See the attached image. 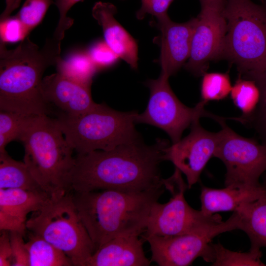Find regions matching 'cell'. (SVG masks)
Here are the masks:
<instances>
[{
  "label": "cell",
  "instance_id": "cell-1",
  "mask_svg": "<svg viewBox=\"0 0 266 266\" xmlns=\"http://www.w3.org/2000/svg\"><path fill=\"white\" fill-rule=\"evenodd\" d=\"M169 145L164 139L151 145L140 139L110 150L77 154L68 177L69 190L139 192L164 186L160 166Z\"/></svg>",
  "mask_w": 266,
  "mask_h": 266
},
{
  "label": "cell",
  "instance_id": "cell-2",
  "mask_svg": "<svg viewBox=\"0 0 266 266\" xmlns=\"http://www.w3.org/2000/svg\"><path fill=\"white\" fill-rule=\"evenodd\" d=\"M62 41L48 37L40 48L27 36L9 50L0 42V110L27 116L47 115L41 90L42 76L61 57Z\"/></svg>",
  "mask_w": 266,
  "mask_h": 266
},
{
  "label": "cell",
  "instance_id": "cell-3",
  "mask_svg": "<svg viewBox=\"0 0 266 266\" xmlns=\"http://www.w3.org/2000/svg\"><path fill=\"white\" fill-rule=\"evenodd\" d=\"M163 187L139 192H73L74 205L96 250L115 237L144 233L152 206L164 192Z\"/></svg>",
  "mask_w": 266,
  "mask_h": 266
},
{
  "label": "cell",
  "instance_id": "cell-4",
  "mask_svg": "<svg viewBox=\"0 0 266 266\" xmlns=\"http://www.w3.org/2000/svg\"><path fill=\"white\" fill-rule=\"evenodd\" d=\"M19 140L24 147V162L42 188L52 199L70 192L74 150L56 119L45 114L31 116Z\"/></svg>",
  "mask_w": 266,
  "mask_h": 266
},
{
  "label": "cell",
  "instance_id": "cell-5",
  "mask_svg": "<svg viewBox=\"0 0 266 266\" xmlns=\"http://www.w3.org/2000/svg\"><path fill=\"white\" fill-rule=\"evenodd\" d=\"M222 58L235 65L239 76L258 85L266 80V9L251 0H226Z\"/></svg>",
  "mask_w": 266,
  "mask_h": 266
},
{
  "label": "cell",
  "instance_id": "cell-6",
  "mask_svg": "<svg viewBox=\"0 0 266 266\" xmlns=\"http://www.w3.org/2000/svg\"><path fill=\"white\" fill-rule=\"evenodd\" d=\"M136 111L121 112L104 103L76 116L56 119L66 139L77 154L110 150L140 139L134 125Z\"/></svg>",
  "mask_w": 266,
  "mask_h": 266
},
{
  "label": "cell",
  "instance_id": "cell-7",
  "mask_svg": "<svg viewBox=\"0 0 266 266\" xmlns=\"http://www.w3.org/2000/svg\"><path fill=\"white\" fill-rule=\"evenodd\" d=\"M26 227L64 252L74 266H87L96 250L70 192L52 199L40 210L33 212L27 220Z\"/></svg>",
  "mask_w": 266,
  "mask_h": 266
},
{
  "label": "cell",
  "instance_id": "cell-8",
  "mask_svg": "<svg viewBox=\"0 0 266 266\" xmlns=\"http://www.w3.org/2000/svg\"><path fill=\"white\" fill-rule=\"evenodd\" d=\"M163 184L171 198L165 203L153 204L144 234L167 236L200 233L223 222L219 214L207 215L188 204L184 197L188 185L178 169L175 168L169 178L163 179Z\"/></svg>",
  "mask_w": 266,
  "mask_h": 266
},
{
  "label": "cell",
  "instance_id": "cell-9",
  "mask_svg": "<svg viewBox=\"0 0 266 266\" xmlns=\"http://www.w3.org/2000/svg\"><path fill=\"white\" fill-rule=\"evenodd\" d=\"M169 76L161 73L156 79L147 81L150 95L145 111L137 113L135 123L158 127L165 131L175 143L181 139L184 131L202 117L215 120L216 115L204 109L206 102L201 100L194 107L183 104L175 96L168 83Z\"/></svg>",
  "mask_w": 266,
  "mask_h": 266
},
{
  "label": "cell",
  "instance_id": "cell-10",
  "mask_svg": "<svg viewBox=\"0 0 266 266\" xmlns=\"http://www.w3.org/2000/svg\"><path fill=\"white\" fill-rule=\"evenodd\" d=\"M220 141L214 157L225 164V185L233 188H253L261 184L259 178L266 170V144L243 137L232 130L219 117Z\"/></svg>",
  "mask_w": 266,
  "mask_h": 266
},
{
  "label": "cell",
  "instance_id": "cell-11",
  "mask_svg": "<svg viewBox=\"0 0 266 266\" xmlns=\"http://www.w3.org/2000/svg\"><path fill=\"white\" fill-rule=\"evenodd\" d=\"M237 213L207 231L174 236L142 235L150 246L151 262L160 266H187L198 257L212 261L211 241L220 233L238 229Z\"/></svg>",
  "mask_w": 266,
  "mask_h": 266
},
{
  "label": "cell",
  "instance_id": "cell-12",
  "mask_svg": "<svg viewBox=\"0 0 266 266\" xmlns=\"http://www.w3.org/2000/svg\"><path fill=\"white\" fill-rule=\"evenodd\" d=\"M224 6L201 5L195 25L190 57L184 67L196 76L203 75L209 62L222 58L227 21Z\"/></svg>",
  "mask_w": 266,
  "mask_h": 266
},
{
  "label": "cell",
  "instance_id": "cell-13",
  "mask_svg": "<svg viewBox=\"0 0 266 266\" xmlns=\"http://www.w3.org/2000/svg\"><path fill=\"white\" fill-rule=\"evenodd\" d=\"M200 119L191 126L189 134L165 149V160L171 162L186 177L190 189L199 180L200 174L217 148L220 132L204 129Z\"/></svg>",
  "mask_w": 266,
  "mask_h": 266
},
{
  "label": "cell",
  "instance_id": "cell-14",
  "mask_svg": "<svg viewBox=\"0 0 266 266\" xmlns=\"http://www.w3.org/2000/svg\"><path fill=\"white\" fill-rule=\"evenodd\" d=\"M157 20L161 33V73L170 77L185 65L190 57L196 18L182 23L172 21L168 15Z\"/></svg>",
  "mask_w": 266,
  "mask_h": 266
},
{
  "label": "cell",
  "instance_id": "cell-15",
  "mask_svg": "<svg viewBox=\"0 0 266 266\" xmlns=\"http://www.w3.org/2000/svg\"><path fill=\"white\" fill-rule=\"evenodd\" d=\"M41 90L48 105L56 106L68 116L80 115L96 104L92 99L90 87L71 80L57 72L43 78Z\"/></svg>",
  "mask_w": 266,
  "mask_h": 266
},
{
  "label": "cell",
  "instance_id": "cell-16",
  "mask_svg": "<svg viewBox=\"0 0 266 266\" xmlns=\"http://www.w3.org/2000/svg\"><path fill=\"white\" fill-rule=\"evenodd\" d=\"M117 9L112 3L97 2L92 15L102 29L104 41L119 57L133 69L137 67L138 47L135 39L115 18Z\"/></svg>",
  "mask_w": 266,
  "mask_h": 266
},
{
  "label": "cell",
  "instance_id": "cell-17",
  "mask_svg": "<svg viewBox=\"0 0 266 266\" xmlns=\"http://www.w3.org/2000/svg\"><path fill=\"white\" fill-rule=\"evenodd\" d=\"M138 236H118L107 241L96 250L87 266H149L151 261L143 248L144 240Z\"/></svg>",
  "mask_w": 266,
  "mask_h": 266
},
{
  "label": "cell",
  "instance_id": "cell-18",
  "mask_svg": "<svg viewBox=\"0 0 266 266\" xmlns=\"http://www.w3.org/2000/svg\"><path fill=\"white\" fill-rule=\"evenodd\" d=\"M264 184L253 188H233L214 189L202 186L200 199L201 211L212 215L220 211H236L242 204L259 197Z\"/></svg>",
  "mask_w": 266,
  "mask_h": 266
},
{
  "label": "cell",
  "instance_id": "cell-19",
  "mask_svg": "<svg viewBox=\"0 0 266 266\" xmlns=\"http://www.w3.org/2000/svg\"><path fill=\"white\" fill-rule=\"evenodd\" d=\"M263 184L258 198L242 204L235 211L238 216V229L247 234L252 249L266 247V183Z\"/></svg>",
  "mask_w": 266,
  "mask_h": 266
},
{
  "label": "cell",
  "instance_id": "cell-20",
  "mask_svg": "<svg viewBox=\"0 0 266 266\" xmlns=\"http://www.w3.org/2000/svg\"><path fill=\"white\" fill-rule=\"evenodd\" d=\"M52 199L44 191L0 189V211L26 222L30 213L39 211Z\"/></svg>",
  "mask_w": 266,
  "mask_h": 266
},
{
  "label": "cell",
  "instance_id": "cell-21",
  "mask_svg": "<svg viewBox=\"0 0 266 266\" xmlns=\"http://www.w3.org/2000/svg\"><path fill=\"white\" fill-rule=\"evenodd\" d=\"M0 189H21L45 192L26 164L14 160L7 152L0 153Z\"/></svg>",
  "mask_w": 266,
  "mask_h": 266
},
{
  "label": "cell",
  "instance_id": "cell-22",
  "mask_svg": "<svg viewBox=\"0 0 266 266\" xmlns=\"http://www.w3.org/2000/svg\"><path fill=\"white\" fill-rule=\"evenodd\" d=\"M29 266H73L69 258L40 236L30 232L26 243Z\"/></svg>",
  "mask_w": 266,
  "mask_h": 266
},
{
  "label": "cell",
  "instance_id": "cell-23",
  "mask_svg": "<svg viewBox=\"0 0 266 266\" xmlns=\"http://www.w3.org/2000/svg\"><path fill=\"white\" fill-rule=\"evenodd\" d=\"M57 72L82 85L91 87L98 68L88 52L77 51L61 58L56 64Z\"/></svg>",
  "mask_w": 266,
  "mask_h": 266
},
{
  "label": "cell",
  "instance_id": "cell-24",
  "mask_svg": "<svg viewBox=\"0 0 266 266\" xmlns=\"http://www.w3.org/2000/svg\"><path fill=\"white\" fill-rule=\"evenodd\" d=\"M234 105L242 112V115L233 118L243 124L252 115L258 104L260 92L252 80L239 76L230 93Z\"/></svg>",
  "mask_w": 266,
  "mask_h": 266
},
{
  "label": "cell",
  "instance_id": "cell-25",
  "mask_svg": "<svg viewBox=\"0 0 266 266\" xmlns=\"http://www.w3.org/2000/svg\"><path fill=\"white\" fill-rule=\"evenodd\" d=\"M212 266H264L261 260L260 249H250L247 252L230 250L220 243H212Z\"/></svg>",
  "mask_w": 266,
  "mask_h": 266
},
{
  "label": "cell",
  "instance_id": "cell-26",
  "mask_svg": "<svg viewBox=\"0 0 266 266\" xmlns=\"http://www.w3.org/2000/svg\"><path fill=\"white\" fill-rule=\"evenodd\" d=\"M31 116L0 110V153L6 152L5 147L8 143L13 140H19Z\"/></svg>",
  "mask_w": 266,
  "mask_h": 266
},
{
  "label": "cell",
  "instance_id": "cell-27",
  "mask_svg": "<svg viewBox=\"0 0 266 266\" xmlns=\"http://www.w3.org/2000/svg\"><path fill=\"white\" fill-rule=\"evenodd\" d=\"M201 83V100L206 102L225 99L230 94L232 86L227 73H205Z\"/></svg>",
  "mask_w": 266,
  "mask_h": 266
},
{
  "label": "cell",
  "instance_id": "cell-28",
  "mask_svg": "<svg viewBox=\"0 0 266 266\" xmlns=\"http://www.w3.org/2000/svg\"><path fill=\"white\" fill-rule=\"evenodd\" d=\"M54 0H26L15 16L22 22L28 33L42 20Z\"/></svg>",
  "mask_w": 266,
  "mask_h": 266
},
{
  "label": "cell",
  "instance_id": "cell-29",
  "mask_svg": "<svg viewBox=\"0 0 266 266\" xmlns=\"http://www.w3.org/2000/svg\"><path fill=\"white\" fill-rule=\"evenodd\" d=\"M0 41L5 43L22 41L29 34L22 22L15 15L0 22Z\"/></svg>",
  "mask_w": 266,
  "mask_h": 266
},
{
  "label": "cell",
  "instance_id": "cell-30",
  "mask_svg": "<svg viewBox=\"0 0 266 266\" xmlns=\"http://www.w3.org/2000/svg\"><path fill=\"white\" fill-rule=\"evenodd\" d=\"M257 85L260 92L259 101L255 112L244 124L252 123L263 143L266 144V80Z\"/></svg>",
  "mask_w": 266,
  "mask_h": 266
},
{
  "label": "cell",
  "instance_id": "cell-31",
  "mask_svg": "<svg viewBox=\"0 0 266 266\" xmlns=\"http://www.w3.org/2000/svg\"><path fill=\"white\" fill-rule=\"evenodd\" d=\"M87 52L98 69L113 65L119 58L105 42L102 40L94 43Z\"/></svg>",
  "mask_w": 266,
  "mask_h": 266
},
{
  "label": "cell",
  "instance_id": "cell-32",
  "mask_svg": "<svg viewBox=\"0 0 266 266\" xmlns=\"http://www.w3.org/2000/svg\"><path fill=\"white\" fill-rule=\"evenodd\" d=\"M83 0H54V4L58 9L60 18L53 36L62 41L65 32L73 24V19L68 17L67 13L71 7L77 2Z\"/></svg>",
  "mask_w": 266,
  "mask_h": 266
},
{
  "label": "cell",
  "instance_id": "cell-33",
  "mask_svg": "<svg viewBox=\"0 0 266 266\" xmlns=\"http://www.w3.org/2000/svg\"><path fill=\"white\" fill-rule=\"evenodd\" d=\"M24 235L18 232H9V237L12 251L13 266H29V253Z\"/></svg>",
  "mask_w": 266,
  "mask_h": 266
},
{
  "label": "cell",
  "instance_id": "cell-34",
  "mask_svg": "<svg viewBox=\"0 0 266 266\" xmlns=\"http://www.w3.org/2000/svg\"><path fill=\"white\" fill-rule=\"evenodd\" d=\"M173 0H141V7L136 13L137 19H143L147 14L156 19L167 15V11Z\"/></svg>",
  "mask_w": 266,
  "mask_h": 266
},
{
  "label": "cell",
  "instance_id": "cell-35",
  "mask_svg": "<svg viewBox=\"0 0 266 266\" xmlns=\"http://www.w3.org/2000/svg\"><path fill=\"white\" fill-rule=\"evenodd\" d=\"M0 230L18 232L24 236L26 231V222L11 215L0 211Z\"/></svg>",
  "mask_w": 266,
  "mask_h": 266
},
{
  "label": "cell",
  "instance_id": "cell-36",
  "mask_svg": "<svg viewBox=\"0 0 266 266\" xmlns=\"http://www.w3.org/2000/svg\"><path fill=\"white\" fill-rule=\"evenodd\" d=\"M0 266H10L12 265V251L9 237V232L0 231Z\"/></svg>",
  "mask_w": 266,
  "mask_h": 266
},
{
  "label": "cell",
  "instance_id": "cell-37",
  "mask_svg": "<svg viewBox=\"0 0 266 266\" xmlns=\"http://www.w3.org/2000/svg\"><path fill=\"white\" fill-rule=\"evenodd\" d=\"M21 0H5L6 7L2 12L4 16H10L11 13L20 5Z\"/></svg>",
  "mask_w": 266,
  "mask_h": 266
},
{
  "label": "cell",
  "instance_id": "cell-38",
  "mask_svg": "<svg viewBox=\"0 0 266 266\" xmlns=\"http://www.w3.org/2000/svg\"><path fill=\"white\" fill-rule=\"evenodd\" d=\"M201 5H216L224 6L226 0H200Z\"/></svg>",
  "mask_w": 266,
  "mask_h": 266
},
{
  "label": "cell",
  "instance_id": "cell-39",
  "mask_svg": "<svg viewBox=\"0 0 266 266\" xmlns=\"http://www.w3.org/2000/svg\"><path fill=\"white\" fill-rule=\"evenodd\" d=\"M263 3V5L266 9V0H260Z\"/></svg>",
  "mask_w": 266,
  "mask_h": 266
}]
</instances>
